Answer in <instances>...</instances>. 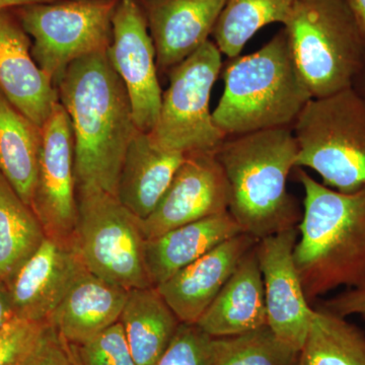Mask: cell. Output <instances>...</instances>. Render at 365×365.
<instances>
[{
    "label": "cell",
    "mask_w": 365,
    "mask_h": 365,
    "mask_svg": "<svg viewBox=\"0 0 365 365\" xmlns=\"http://www.w3.org/2000/svg\"><path fill=\"white\" fill-rule=\"evenodd\" d=\"M352 88L360 96V98L365 102V63L361 71L357 74L353 81Z\"/></svg>",
    "instance_id": "d590c367"
},
{
    "label": "cell",
    "mask_w": 365,
    "mask_h": 365,
    "mask_svg": "<svg viewBox=\"0 0 365 365\" xmlns=\"http://www.w3.org/2000/svg\"><path fill=\"white\" fill-rule=\"evenodd\" d=\"M258 240L239 234L182 268L158 290L181 323L196 325Z\"/></svg>",
    "instance_id": "2e32d148"
},
{
    "label": "cell",
    "mask_w": 365,
    "mask_h": 365,
    "mask_svg": "<svg viewBox=\"0 0 365 365\" xmlns=\"http://www.w3.org/2000/svg\"><path fill=\"white\" fill-rule=\"evenodd\" d=\"M297 0H227L213 30V42L228 58L240 56L264 26L284 25Z\"/></svg>",
    "instance_id": "484cf974"
},
{
    "label": "cell",
    "mask_w": 365,
    "mask_h": 365,
    "mask_svg": "<svg viewBox=\"0 0 365 365\" xmlns=\"http://www.w3.org/2000/svg\"><path fill=\"white\" fill-rule=\"evenodd\" d=\"M76 200L71 247L83 267L125 289L153 287L144 259L143 220L101 190H76Z\"/></svg>",
    "instance_id": "52a82bcc"
},
{
    "label": "cell",
    "mask_w": 365,
    "mask_h": 365,
    "mask_svg": "<svg viewBox=\"0 0 365 365\" xmlns=\"http://www.w3.org/2000/svg\"><path fill=\"white\" fill-rule=\"evenodd\" d=\"M85 270L72 247L46 237L36 253L6 283L14 316L47 322Z\"/></svg>",
    "instance_id": "5bb4252c"
},
{
    "label": "cell",
    "mask_w": 365,
    "mask_h": 365,
    "mask_svg": "<svg viewBox=\"0 0 365 365\" xmlns=\"http://www.w3.org/2000/svg\"><path fill=\"white\" fill-rule=\"evenodd\" d=\"M13 304L6 282L0 279V329L14 318Z\"/></svg>",
    "instance_id": "d6a6232c"
},
{
    "label": "cell",
    "mask_w": 365,
    "mask_h": 365,
    "mask_svg": "<svg viewBox=\"0 0 365 365\" xmlns=\"http://www.w3.org/2000/svg\"><path fill=\"white\" fill-rule=\"evenodd\" d=\"M211 337L197 325L181 323L167 351L155 365H207Z\"/></svg>",
    "instance_id": "f1b7e54d"
},
{
    "label": "cell",
    "mask_w": 365,
    "mask_h": 365,
    "mask_svg": "<svg viewBox=\"0 0 365 365\" xmlns=\"http://www.w3.org/2000/svg\"><path fill=\"white\" fill-rule=\"evenodd\" d=\"M47 322L14 317L0 329V365H16L33 347Z\"/></svg>",
    "instance_id": "f546056e"
},
{
    "label": "cell",
    "mask_w": 365,
    "mask_h": 365,
    "mask_svg": "<svg viewBox=\"0 0 365 365\" xmlns=\"http://www.w3.org/2000/svg\"><path fill=\"white\" fill-rule=\"evenodd\" d=\"M186 155L163 150L150 133L137 129L118 180L116 197L137 217L146 220L169 188Z\"/></svg>",
    "instance_id": "ffe728a7"
},
{
    "label": "cell",
    "mask_w": 365,
    "mask_h": 365,
    "mask_svg": "<svg viewBox=\"0 0 365 365\" xmlns=\"http://www.w3.org/2000/svg\"><path fill=\"white\" fill-rule=\"evenodd\" d=\"M119 323L137 365L157 364L181 325L155 287L129 290Z\"/></svg>",
    "instance_id": "7402d4cb"
},
{
    "label": "cell",
    "mask_w": 365,
    "mask_h": 365,
    "mask_svg": "<svg viewBox=\"0 0 365 365\" xmlns=\"http://www.w3.org/2000/svg\"><path fill=\"white\" fill-rule=\"evenodd\" d=\"M196 325L211 338L240 335L267 326L263 276L256 246L245 255Z\"/></svg>",
    "instance_id": "d6986e66"
},
{
    "label": "cell",
    "mask_w": 365,
    "mask_h": 365,
    "mask_svg": "<svg viewBox=\"0 0 365 365\" xmlns=\"http://www.w3.org/2000/svg\"><path fill=\"white\" fill-rule=\"evenodd\" d=\"M213 122L225 136L292 128L313 98L300 76L284 29L258 51L230 58Z\"/></svg>",
    "instance_id": "277c9868"
},
{
    "label": "cell",
    "mask_w": 365,
    "mask_h": 365,
    "mask_svg": "<svg viewBox=\"0 0 365 365\" xmlns=\"http://www.w3.org/2000/svg\"><path fill=\"white\" fill-rule=\"evenodd\" d=\"M297 168L318 173L329 188H365V102L352 88L312 98L292 126Z\"/></svg>",
    "instance_id": "8992f818"
},
{
    "label": "cell",
    "mask_w": 365,
    "mask_h": 365,
    "mask_svg": "<svg viewBox=\"0 0 365 365\" xmlns=\"http://www.w3.org/2000/svg\"><path fill=\"white\" fill-rule=\"evenodd\" d=\"M31 208L42 225L46 237L71 247L78 220L74 138L71 119L60 103L41 127L37 178Z\"/></svg>",
    "instance_id": "30bf717a"
},
{
    "label": "cell",
    "mask_w": 365,
    "mask_h": 365,
    "mask_svg": "<svg viewBox=\"0 0 365 365\" xmlns=\"http://www.w3.org/2000/svg\"><path fill=\"white\" fill-rule=\"evenodd\" d=\"M228 185L215 153L186 155L157 208L143 220L146 240L227 212Z\"/></svg>",
    "instance_id": "4fadbf2b"
},
{
    "label": "cell",
    "mask_w": 365,
    "mask_h": 365,
    "mask_svg": "<svg viewBox=\"0 0 365 365\" xmlns=\"http://www.w3.org/2000/svg\"><path fill=\"white\" fill-rule=\"evenodd\" d=\"M228 185V213L242 232L260 241L297 227L302 211L287 190L297 168L292 128L227 136L215 151Z\"/></svg>",
    "instance_id": "7a4b0ae2"
},
{
    "label": "cell",
    "mask_w": 365,
    "mask_h": 365,
    "mask_svg": "<svg viewBox=\"0 0 365 365\" xmlns=\"http://www.w3.org/2000/svg\"><path fill=\"white\" fill-rule=\"evenodd\" d=\"M346 2L365 31V0H346Z\"/></svg>",
    "instance_id": "836d02e7"
},
{
    "label": "cell",
    "mask_w": 365,
    "mask_h": 365,
    "mask_svg": "<svg viewBox=\"0 0 365 365\" xmlns=\"http://www.w3.org/2000/svg\"><path fill=\"white\" fill-rule=\"evenodd\" d=\"M55 0H0V11L11 9V7H21L29 4H45L53 2Z\"/></svg>",
    "instance_id": "e575fe53"
},
{
    "label": "cell",
    "mask_w": 365,
    "mask_h": 365,
    "mask_svg": "<svg viewBox=\"0 0 365 365\" xmlns=\"http://www.w3.org/2000/svg\"><path fill=\"white\" fill-rule=\"evenodd\" d=\"M227 0H146L148 29L158 69L173 67L200 49L212 35Z\"/></svg>",
    "instance_id": "e0dca14e"
},
{
    "label": "cell",
    "mask_w": 365,
    "mask_h": 365,
    "mask_svg": "<svg viewBox=\"0 0 365 365\" xmlns=\"http://www.w3.org/2000/svg\"><path fill=\"white\" fill-rule=\"evenodd\" d=\"M56 88L73 132L76 190L116 196L125 153L137 128L128 93L108 53L72 62Z\"/></svg>",
    "instance_id": "6da1fadb"
},
{
    "label": "cell",
    "mask_w": 365,
    "mask_h": 365,
    "mask_svg": "<svg viewBox=\"0 0 365 365\" xmlns=\"http://www.w3.org/2000/svg\"><path fill=\"white\" fill-rule=\"evenodd\" d=\"M242 232L227 211L146 240L144 259L151 285L163 284L218 245Z\"/></svg>",
    "instance_id": "44dd1931"
},
{
    "label": "cell",
    "mask_w": 365,
    "mask_h": 365,
    "mask_svg": "<svg viewBox=\"0 0 365 365\" xmlns=\"http://www.w3.org/2000/svg\"><path fill=\"white\" fill-rule=\"evenodd\" d=\"M45 239L37 215L0 173V279H11Z\"/></svg>",
    "instance_id": "cb8c5ba5"
},
{
    "label": "cell",
    "mask_w": 365,
    "mask_h": 365,
    "mask_svg": "<svg viewBox=\"0 0 365 365\" xmlns=\"http://www.w3.org/2000/svg\"><path fill=\"white\" fill-rule=\"evenodd\" d=\"M222 52L209 40L169 71L151 138L158 148L188 155L215 153L225 136L213 122L211 91L222 71Z\"/></svg>",
    "instance_id": "ba28073f"
},
{
    "label": "cell",
    "mask_w": 365,
    "mask_h": 365,
    "mask_svg": "<svg viewBox=\"0 0 365 365\" xmlns=\"http://www.w3.org/2000/svg\"><path fill=\"white\" fill-rule=\"evenodd\" d=\"M16 365H78L69 344L49 323L33 347Z\"/></svg>",
    "instance_id": "4dcf8cb0"
},
{
    "label": "cell",
    "mask_w": 365,
    "mask_h": 365,
    "mask_svg": "<svg viewBox=\"0 0 365 365\" xmlns=\"http://www.w3.org/2000/svg\"><path fill=\"white\" fill-rule=\"evenodd\" d=\"M119 0H66L19 7L36 63L56 86L72 62L108 52Z\"/></svg>",
    "instance_id": "9c48e42d"
},
{
    "label": "cell",
    "mask_w": 365,
    "mask_h": 365,
    "mask_svg": "<svg viewBox=\"0 0 365 365\" xmlns=\"http://www.w3.org/2000/svg\"><path fill=\"white\" fill-rule=\"evenodd\" d=\"M297 178L304 200L294 256L312 304L337 288L365 282V188L342 193L299 168Z\"/></svg>",
    "instance_id": "3957f363"
},
{
    "label": "cell",
    "mask_w": 365,
    "mask_h": 365,
    "mask_svg": "<svg viewBox=\"0 0 365 365\" xmlns=\"http://www.w3.org/2000/svg\"><path fill=\"white\" fill-rule=\"evenodd\" d=\"M128 292L85 270L47 322L67 344H83L119 322Z\"/></svg>",
    "instance_id": "ac0fdd59"
},
{
    "label": "cell",
    "mask_w": 365,
    "mask_h": 365,
    "mask_svg": "<svg viewBox=\"0 0 365 365\" xmlns=\"http://www.w3.org/2000/svg\"><path fill=\"white\" fill-rule=\"evenodd\" d=\"M299 353L267 325L240 335L211 338L207 365H297Z\"/></svg>",
    "instance_id": "4316f807"
},
{
    "label": "cell",
    "mask_w": 365,
    "mask_h": 365,
    "mask_svg": "<svg viewBox=\"0 0 365 365\" xmlns=\"http://www.w3.org/2000/svg\"><path fill=\"white\" fill-rule=\"evenodd\" d=\"M297 227L269 235L257 242L267 325L285 344L299 351L306 340L314 307L307 300L294 251Z\"/></svg>",
    "instance_id": "7c38bea8"
},
{
    "label": "cell",
    "mask_w": 365,
    "mask_h": 365,
    "mask_svg": "<svg viewBox=\"0 0 365 365\" xmlns=\"http://www.w3.org/2000/svg\"><path fill=\"white\" fill-rule=\"evenodd\" d=\"M0 91L40 128L59 103L56 86L34 59L30 36L7 9L0 11Z\"/></svg>",
    "instance_id": "9a60e30c"
},
{
    "label": "cell",
    "mask_w": 365,
    "mask_h": 365,
    "mask_svg": "<svg viewBox=\"0 0 365 365\" xmlns=\"http://www.w3.org/2000/svg\"><path fill=\"white\" fill-rule=\"evenodd\" d=\"M319 307L344 318L359 316L365 321V282L346 288L340 294L323 300Z\"/></svg>",
    "instance_id": "1f68e13d"
},
{
    "label": "cell",
    "mask_w": 365,
    "mask_h": 365,
    "mask_svg": "<svg viewBox=\"0 0 365 365\" xmlns=\"http://www.w3.org/2000/svg\"><path fill=\"white\" fill-rule=\"evenodd\" d=\"M297 365H365V335L344 317L314 307Z\"/></svg>",
    "instance_id": "d4e9b609"
},
{
    "label": "cell",
    "mask_w": 365,
    "mask_h": 365,
    "mask_svg": "<svg viewBox=\"0 0 365 365\" xmlns=\"http://www.w3.org/2000/svg\"><path fill=\"white\" fill-rule=\"evenodd\" d=\"M40 148V127L0 91V173L30 207Z\"/></svg>",
    "instance_id": "603a6c76"
},
{
    "label": "cell",
    "mask_w": 365,
    "mask_h": 365,
    "mask_svg": "<svg viewBox=\"0 0 365 365\" xmlns=\"http://www.w3.org/2000/svg\"><path fill=\"white\" fill-rule=\"evenodd\" d=\"M283 29L313 98L352 88L365 63V31L346 0H297Z\"/></svg>",
    "instance_id": "5b68a950"
},
{
    "label": "cell",
    "mask_w": 365,
    "mask_h": 365,
    "mask_svg": "<svg viewBox=\"0 0 365 365\" xmlns=\"http://www.w3.org/2000/svg\"><path fill=\"white\" fill-rule=\"evenodd\" d=\"M108 57L123 81L138 130L150 133L162 104L157 55L145 13L136 0H119Z\"/></svg>",
    "instance_id": "8fae6325"
},
{
    "label": "cell",
    "mask_w": 365,
    "mask_h": 365,
    "mask_svg": "<svg viewBox=\"0 0 365 365\" xmlns=\"http://www.w3.org/2000/svg\"><path fill=\"white\" fill-rule=\"evenodd\" d=\"M69 346L78 365H137L119 322L83 344Z\"/></svg>",
    "instance_id": "83f0119b"
}]
</instances>
